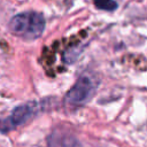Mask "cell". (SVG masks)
<instances>
[{"instance_id":"obj_1","label":"cell","mask_w":147,"mask_h":147,"mask_svg":"<svg viewBox=\"0 0 147 147\" xmlns=\"http://www.w3.org/2000/svg\"><path fill=\"white\" fill-rule=\"evenodd\" d=\"M10 31L25 39L33 40L41 36L45 29V18L37 11H25L15 15L9 23Z\"/></svg>"},{"instance_id":"obj_2","label":"cell","mask_w":147,"mask_h":147,"mask_svg":"<svg viewBox=\"0 0 147 147\" xmlns=\"http://www.w3.org/2000/svg\"><path fill=\"white\" fill-rule=\"evenodd\" d=\"M34 111H36V103L33 102H28L17 106L11 111V115L9 117L0 119V132L7 133L14 130L15 127L26 123L32 117Z\"/></svg>"},{"instance_id":"obj_3","label":"cell","mask_w":147,"mask_h":147,"mask_svg":"<svg viewBox=\"0 0 147 147\" xmlns=\"http://www.w3.org/2000/svg\"><path fill=\"white\" fill-rule=\"evenodd\" d=\"M94 84L87 76H82L65 95V103L70 106L84 105L94 92Z\"/></svg>"},{"instance_id":"obj_4","label":"cell","mask_w":147,"mask_h":147,"mask_svg":"<svg viewBox=\"0 0 147 147\" xmlns=\"http://www.w3.org/2000/svg\"><path fill=\"white\" fill-rule=\"evenodd\" d=\"M48 147H80V146L72 136L54 132L52 137H49Z\"/></svg>"},{"instance_id":"obj_5","label":"cell","mask_w":147,"mask_h":147,"mask_svg":"<svg viewBox=\"0 0 147 147\" xmlns=\"http://www.w3.org/2000/svg\"><path fill=\"white\" fill-rule=\"evenodd\" d=\"M95 7L101 10L113 11L117 8V2L115 0H93Z\"/></svg>"}]
</instances>
